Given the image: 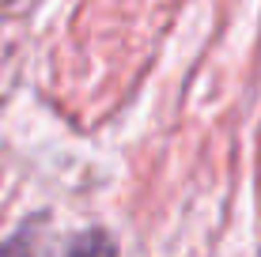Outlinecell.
Segmentation results:
<instances>
[{"label":"cell","mask_w":261,"mask_h":257,"mask_svg":"<svg viewBox=\"0 0 261 257\" xmlns=\"http://www.w3.org/2000/svg\"><path fill=\"white\" fill-rule=\"evenodd\" d=\"M0 257H34V246H31L27 235H19V238H12V242L0 246Z\"/></svg>","instance_id":"cell-2"},{"label":"cell","mask_w":261,"mask_h":257,"mask_svg":"<svg viewBox=\"0 0 261 257\" xmlns=\"http://www.w3.org/2000/svg\"><path fill=\"white\" fill-rule=\"evenodd\" d=\"M68 257H118V250L102 231H87L68 246Z\"/></svg>","instance_id":"cell-1"}]
</instances>
